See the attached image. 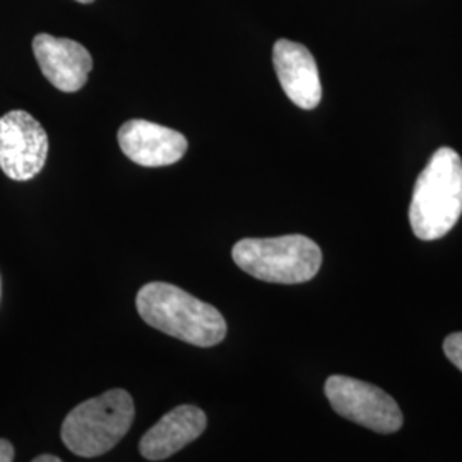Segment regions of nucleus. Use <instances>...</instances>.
I'll use <instances>...</instances> for the list:
<instances>
[{"mask_svg":"<svg viewBox=\"0 0 462 462\" xmlns=\"http://www.w3.org/2000/svg\"><path fill=\"white\" fill-rule=\"evenodd\" d=\"M76 2H81V4H91V2H95V0H76Z\"/></svg>","mask_w":462,"mask_h":462,"instance_id":"nucleus-14","label":"nucleus"},{"mask_svg":"<svg viewBox=\"0 0 462 462\" xmlns=\"http://www.w3.org/2000/svg\"><path fill=\"white\" fill-rule=\"evenodd\" d=\"M324 393L332 410L353 423L377 433H394L402 427V411L380 387L345 375H332Z\"/></svg>","mask_w":462,"mask_h":462,"instance_id":"nucleus-5","label":"nucleus"},{"mask_svg":"<svg viewBox=\"0 0 462 462\" xmlns=\"http://www.w3.org/2000/svg\"><path fill=\"white\" fill-rule=\"evenodd\" d=\"M447 358L462 372V332H454L444 341Z\"/></svg>","mask_w":462,"mask_h":462,"instance_id":"nucleus-11","label":"nucleus"},{"mask_svg":"<svg viewBox=\"0 0 462 462\" xmlns=\"http://www.w3.org/2000/svg\"><path fill=\"white\" fill-rule=\"evenodd\" d=\"M49 135L42 124L23 110L0 118V170L16 182H28L45 166Z\"/></svg>","mask_w":462,"mask_h":462,"instance_id":"nucleus-6","label":"nucleus"},{"mask_svg":"<svg viewBox=\"0 0 462 462\" xmlns=\"http://www.w3.org/2000/svg\"><path fill=\"white\" fill-rule=\"evenodd\" d=\"M33 53L49 83L64 93L79 91L93 69L91 53L81 43L69 38L36 34Z\"/></svg>","mask_w":462,"mask_h":462,"instance_id":"nucleus-8","label":"nucleus"},{"mask_svg":"<svg viewBox=\"0 0 462 462\" xmlns=\"http://www.w3.org/2000/svg\"><path fill=\"white\" fill-rule=\"evenodd\" d=\"M14 461V447L11 442L0 439V462Z\"/></svg>","mask_w":462,"mask_h":462,"instance_id":"nucleus-12","label":"nucleus"},{"mask_svg":"<svg viewBox=\"0 0 462 462\" xmlns=\"http://www.w3.org/2000/svg\"><path fill=\"white\" fill-rule=\"evenodd\" d=\"M462 215V160L452 148L437 149L414 183L410 223L420 240H439Z\"/></svg>","mask_w":462,"mask_h":462,"instance_id":"nucleus-2","label":"nucleus"},{"mask_svg":"<svg viewBox=\"0 0 462 462\" xmlns=\"http://www.w3.org/2000/svg\"><path fill=\"white\" fill-rule=\"evenodd\" d=\"M231 255L250 276L280 284L310 281L322 264V250L303 235L244 238L235 244Z\"/></svg>","mask_w":462,"mask_h":462,"instance_id":"nucleus-4","label":"nucleus"},{"mask_svg":"<svg viewBox=\"0 0 462 462\" xmlns=\"http://www.w3.org/2000/svg\"><path fill=\"white\" fill-rule=\"evenodd\" d=\"M118 144L131 162L146 168L173 165L182 160L189 148L183 134L141 118L120 127Z\"/></svg>","mask_w":462,"mask_h":462,"instance_id":"nucleus-7","label":"nucleus"},{"mask_svg":"<svg viewBox=\"0 0 462 462\" xmlns=\"http://www.w3.org/2000/svg\"><path fill=\"white\" fill-rule=\"evenodd\" d=\"M0 293H2V284H0Z\"/></svg>","mask_w":462,"mask_h":462,"instance_id":"nucleus-15","label":"nucleus"},{"mask_svg":"<svg viewBox=\"0 0 462 462\" xmlns=\"http://www.w3.org/2000/svg\"><path fill=\"white\" fill-rule=\"evenodd\" d=\"M273 64L286 97L303 110H314L322 99V84L310 50L281 38L273 49Z\"/></svg>","mask_w":462,"mask_h":462,"instance_id":"nucleus-9","label":"nucleus"},{"mask_svg":"<svg viewBox=\"0 0 462 462\" xmlns=\"http://www.w3.org/2000/svg\"><path fill=\"white\" fill-rule=\"evenodd\" d=\"M134 401L124 389H112L88 399L67 414L60 437L67 448L79 457H97L125 437L134 421Z\"/></svg>","mask_w":462,"mask_h":462,"instance_id":"nucleus-3","label":"nucleus"},{"mask_svg":"<svg viewBox=\"0 0 462 462\" xmlns=\"http://www.w3.org/2000/svg\"><path fill=\"white\" fill-rule=\"evenodd\" d=\"M34 462H60L62 459L59 456H50V454H43V456H38L34 457Z\"/></svg>","mask_w":462,"mask_h":462,"instance_id":"nucleus-13","label":"nucleus"},{"mask_svg":"<svg viewBox=\"0 0 462 462\" xmlns=\"http://www.w3.org/2000/svg\"><path fill=\"white\" fill-rule=\"evenodd\" d=\"M135 305L151 328L194 346H216L228 330L225 317L216 307L170 282L156 281L143 286Z\"/></svg>","mask_w":462,"mask_h":462,"instance_id":"nucleus-1","label":"nucleus"},{"mask_svg":"<svg viewBox=\"0 0 462 462\" xmlns=\"http://www.w3.org/2000/svg\"><path fill=\"white\" fill-rule=\"evenodd\" d=\"M208 425V418L196 406H179L166 413L143 437L139 450L148 461H165L199 439Z\"/></svg>","mask_w":462,"mask_h":462,"instance_id":"nucleus-10","label":"nucleus"}]
</instances>
